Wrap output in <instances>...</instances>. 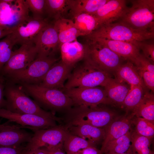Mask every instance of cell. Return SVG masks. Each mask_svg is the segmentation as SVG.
Wrapping results in <instances>:
<instances>
[{
  "label": "cell",
  "instance_id": "obj_3",
  "mask_svg": "<svg viewBox=\"0 0 154 154\" xmlns=\"http://www.w3.org/2000/svg\"><path fill=\"white\" fill-rule=\"evenodd\" d=\"M85 37L86 39L100 38L135 43L153 38L154 31L134 29L119 21L101 25Z\"/></svg>",
  "mask_w": 154,
  "mask_h": 154
},
{
  "label": "cell",
  "instance_id": "obj_18",
  "mask_svg": "<svg viewBox=\"0 0 154 154\" xmlns=\"http://www.w3.org/2000/svg\"><path fill=\"white\" fill-rule=\"evenodd\" d=\"M95 41L104 45L123 58L129 60L136 66L141 54L136 42H131L96 38L86 39Z\"/></svg>",
  "mask_w": 154,
  "mask_h": 154
},
{
  "label": "cell",
  "instance_id": "obj_22",
  "mask_svg": "<svg viewBox=\"0 0 154 154\" xmlns=\"http://www.w3.org/2000/svg\"><path fill=\"white\" fill-rule=\"evenodd\" d=\"M114 74L116 78L121 82H127L131 85V87L145 86L137 67L129 60H127L126 63L121 64Z\"/></svg>",
  "mask_w": 154,
  "mask_h": 154
},
{
  "label": "cell",
  "instance_id": "obj_33",
  "mask_svg": "<svg viewBox=\"0 0 154 154\" xmlns=\"http://www.w3.org/2000/svg\"><path fill=\"white\" fill-rule=\"evenodd\" d=\"M131 145V132L129 131L109 144L105 149L103 154L125 153L129 150Z\"/></svg>",
  "mask_w": 154,
  "mask_h": 154
},
{
  "label": "cell",
  "instance_id": "obj_6",
  "mask_svg": "<svg viewBox=\"0 0 154 154\" xmlns=\"http://www.w3.org/2000/svg\"><path fill=\"white\" fill-rule=\"evenodd\" d=\"M19 85L38 105L41 104L52 110L68 111L73 105L71 100L60 90L46 88L37 84Z\"/></svg>",
  "mask_w": 154,
  "mask_h": 154
},
{
  "label": "cell",
  "instance_id": "obj_29",
  "mask_svg": "<svg viewBox=\"0 0 154 154\" xmlns=\"http://www.w3.org/2000/svg\"><path fill=\"white\" fill-rule=\"evenodd\" d=\"M91 146L95 147V144L68 131L63 145L66 154H78L84 149Z\"/></svg>",
  "mask_w": 154,
  "mask_h": 154
},
{
  "label": "cell",
  "instance_id": "obj_1",
  "mask_svg": "<svg viewBox=\"0 0 154 154\" xmlns=\"http://www.w3.org/2000/svg\"><path fill=\"white\" fill-rule=\"evenodd\" d=\"M4 95L7 102L5 109L10 111L35 115L50 118L56 121H60V119L53 113L43 110L35 101L29 97L19 84L5 81Z\"/></svg>",
  "mask_w": 154,
  "mask_h": 154
},
{
  "label": "cell",
  "instance_id": "obj_41",
  "mask_svg": "<svg viewBox=\"0 0 154 154\" xmlns=\"http://www.w3.org/2000/svg\"><path fill=\"white\" fill-rule=\"evenodd\" d=\"M78 154H102L100 150H99L94 146L88 147L80 152Z\"/></svg>",
  "mask_w": 154,
  "mask_h": 154
},
{
  "label": "cell",
  "instance_id": "obj_42",
  "mask_svg": "<svg viewBox=\"0 0 154 154\" xmlns=\"http://www.w3.org/2000/svg\"><path fill=\"white\" fill-rule=\"evenodd\" d=\"M22 154H46V153L44 149L41 148L29 149H25L24 148Z\"/></svg>",
  "mask_w": 154,
  "mask_h": 154
},
{
  "label": "cell",
  "instance_id": "obj_17",
  "mask_svg": "<svg viewBox=\"0 0 154 154\" xmlns=\"http://www.w3.org/2000/svg\"><path fill=\"white\" fill-rule=\"evenodd\" d=\"M135 117L131 112L122 116L116 117L105 129V134L100 150L102 154L108 145L130 131Z\"/></svg>",
  "mask_w": 154,
  "mask_h": 154
},
{
  "label": "cell",
  "instance_id": "obj_21",
  "mask_svg": "<svg viewBox=\"0 0 154 154\" xmlns=\"http://www.w3.org/2000/svg\"><path fill=\"white\" fill-rule=\"evenodd\" d=\"M59 49L62 62L74 68L77 62L84 59L86 53L85 44L77 40L61 44Z\"/></svg>",
  "mask_w": 154,
  "mask_h": 154
},
{
  "label": "cell",
  "instance_id": "obj_8",
  "mask_svg": "<svg viewBox=\"0 0 154 154\" xmlns=\"http://www.w3.org/2000/svg\"><path fill=\"white\" fill-rule=\"evenodd\" d=\"M85 44L86 53L83 60L90 64L111 74L122 64V58L106 46L88 39Z\"/></svg>",
  "mask_w": 154,
  "mask_h": 154
},
{
  "label": "cell",
  "instance_id": "obj_24",
  "mask_svg": "<svg viewBox=\"0 0 154 154\" xmlns=\"http://www.w3.org/2000/svg\"><path fill=\"white\" fill-rule=\"evenodd\" d=\"M69 132L91 142L94 144L102 139L105 135V129L84 124L65 128Z\"/></svg>",
  "mask_w": 154,
  "mask_h": 154
},
{
  "label": "cell",
  "instance_id": "obj_43",
  "mask_svg": "<svg viewBox=\"0 0 154 154\" xmlns=\"http://www.w3.org/2000/svg\"><path fill=\"white\" fill-rule=\"evenodd\" d=\"M14 29L0 25V39L13 33Z\"/></svg>",
  "mask_w": 154,
  "mask_h": 154
},
{
  "label": "cell",
  "instance_id": "obj_15",
  "mask_svg": "<svg viewBox=\"0 0 154 154\" xmlns=\"http://www.w3.org/2000/svg\"><path fill=\"white\" fill-rule=\"evenodd\" d=\"M0 117L15 122L34 131L46 129L56 126V121L48 117L35 115L13 113L5 108L0 109Z\"/></svg>",
  "mask_w": 154,
  "mask_h": 154
},
{
  "label": "cell",
  "instance_id": "obj_31",
  "mask_svg": "<svg viewBox=\"0 0 154 154\" xmlns=\"http://www.w3.org/2000/svg\"><path fill=\"white\" fill-rule=\"evenodd\" d=\"M145 87L141 86H131L125 98L122 107L126 110V113L131 112L137 106L142 99Z\"/></svg>",
  "mask_w": 154,
  "mask_h": 154
},
{
  "label": "cell",
  "instance_id": "obj_26",
  "mask_svg": "<svg viewBox=\"0 0 154 154\" xmlns=\"http://www.w3.org/2000/svg\"><path fill=\"white\" fill-rule=\"evenodd\" d=\"M53 23L57 32L60 45L76 40L78 37L82 36L72 19L61 18L55 21Z\"/></svg>",
  "mask_w": 154,
  "mask_h": 154
},
{
  "label": "cell",
  "instance_id": "obj_10",
  "mask_svg": "<svg viewBox=\"0 0 154 154\" xmlns=\"http://www.w3.org/2000/svg\"><path fill=\"white\" fill-rule=\"evenodd\" d=\"M76 106L112 105L104 90L98 87H76L62 90Z\"/></svg>",
  "mask_w": 154,
  "mask_h": 154
},
{
  "label": "cell",
  "instance_id": "obj_46",
  "mask_svg": "<svg viewBox=\"0 0 154 154\" xmlns=\"http://www.w3.org/2000/svg\"><path fill=\"white\" fill-rule=\"evenodd\" d=\"M7 123V122H6L5 123H4L2 124H0V127H2V126H4V125H5Z\"/></svg>",
  "mask_w": 154,
  "mask_h": 154
},
{
  "label": "cell",
  "instance_id": "obj_14",
  "mask_svg": "<svg viewBox=\"0 0 154 154\" xmlns=\"http://www.w3.org/2000/svg\"><path fill=\"white\" fill-rule=\"evenodd\" d=\"M48 23L44 18L29 16L26 18L16 27L13 33L17 44L34 43L41 30Z\"/></svg>",
  "mask_w": 154,
  "mask_h": 154
},
{
  "label": "cell",
  "instance_id": "obj_7",
  "mask_svg": "<svg viewBox=\"0 0 154 154\" xmlns=\"http://www.w3.org/2000/svg\"><path fill=\"white\" fill-rule=\"evenodd\" d=\"M58 60L55 57L37 58L25 68L14 71L3 77L5 81L15 84L39 85Z\"/></svg>",
  "mask_w": 154,
  "mask_h": 154
},
{
  "label": "cell",
  "instance_id": "obj_19",
  "mask_svg": "<svg viewBox=\"0 0 154 154\" xmlns=\"http://www.w3.org/2000/svg\"><path fill=\"white\" fill-rule=\"evenodd\" d=\"M74 67L61 60L55 63L50 68L39 85L42 87L62 90L64 83L69 77Z\"/></svg>",
  "mask_w": 154,
  "mask_h": 154
},
{
  "label": "cell",
  "instance_id": "obj_13",
  "mask_svg": "<svg viewBox=\"0 0 154 154\" xmlns=\"http://www.w3.org/2000/svg\"><path fill=\"white\" fill-rule=\"evenodd\" d=\"M37 58L54 57L59 49L57 32L54 23H48L41 30L34 42Z\"/></svg>",
  "mask_w": 154,
  "mask_h": 154
},
{
  "label": "cell",
  "instance_id": "obj_40",
  "mask_svg": "<svg viewBox=\"0 0 154 154\" xmlns=\"http://www.w3.org/2000/svg\"><path fill=\"white\" fill-rule=\"evenodd\" d=\"M5 81L2 76L0 75V109H5L7 102L4 98V90Z\"/></svg>",
  "mask_w": 154,
  "mask_h": 154
},
{
  "label": "cell",
  "instance_id": "obj_11",
  "mask_svg": "<svg viewBox=\"0 0 154 154\" xmlns=\"http://www.w3.org/2000/svg\"><path fill=\"white\" fill-rule=\"evenodd\" d=\"M29 10L25 0H0V25L14 29L29 17Z\"/></svg>",
  "mask_w": 154,
  "mask_h": 154
},
{
  "label": "cell",
  "instance_id": "obj_27",
  "mask_svg": "<svg viewBox=\"0 0 154 154\" xmlns=\"http://www.w3.org/2000/svg\"><path fill=\"white\" fill-rule=\"evenodd\" d=\"M136 117L144 118L154 123V96L152 93L145 91L144 96L132 112Z\"/></svg>",
  "mask_w": 154,
  "mask_h": 154
},
{
  "label": "cell",
  "instance_id": "obj_9",
  "mask_svg": "<svg viewBox=\"0 0 154 154\" xmlns=\"http://www.w3.org/2000/svg\"><path fill=\"white\" fill-rule=\"evenodd\" d=\"M30 141L27 143L25 149L44 148L48 150L61 149L68 131L57 125L50 128L33 131Z\"/></svg>",
  "mask_w": 154,
  "mask_h": 154
},
{
  "label": "cell",
  "instance_id": "obj_37",
  "mask_svg": "<svg viewBox=\"0 0 154 154\" xmlns=\"http://www.w3.org/2000/svg\"><path fill=\"white\" fill-rule=\"evenodd\" d=\"M137 68L143 79L145 86L152 92H153L154 71L142 67Z\"/></svg>",
  "mask_w": 154,
  "mask_h": 154
},
{
  "label": "cell",
  "instance_id": "obj_32",
  "mask_svg": "<svg viewBox=\"0 0 154 154\" xmlns=\"http://www.w3.org/2000/svg\"><path fill=\"white\" fill-rule=\"evenodd\" d=\"M152 138L140 135L135 131L131 132V153L132 154H150Z\"/></svg>",
  "mask_w": 154,
  "mask_h": 154
},
{
  "label": "cell",
  "instance_id": "obj_39",
  "mask_svg": "<svg viewBox=\"0 0 154 154\" xmlns=\"http://www.w3.org/2000/svg\"><path fill=\"white\" fill-rule=\"evenodd\" d=\"M25 145L16 146H0V154H22Z\"/></svg>",
  "mask_w": 154,
  "mask_h": 154
},
{
  "label": "cell",
  "instance_id": "obj_25",
  "mask_svg": "<svg viewBox=\"0 0 154 154\" xmlns=\"http://www.w3.org/2000/svg\"><path fill=\"white\" fill-rule=\"evenodd\" d=\"M109 0H68L69 13L74 18L82 14L93 15Z\"/></svg>",
  "mask_w": 154,
  "mask_h": 154
},
{
  "label": "cell",
  "instance_id": "obj_47",
  "mask_svg": "<svg viewBox=\"0 0 154 154\" xmlns=\"http://www.w3.org/2000/svg\"><path fill=\"white\" fill-rule=\"evenodd\" d=\"M150 154H154V152L152 151H151L150 153Z\"/></svg>",
  "mask_w": 154,
  "mask_h": 154
},
{
  "label": "cell",
  "instance_id": "obj_12",
  "mask_svg": "<svg viewBox=\"0 0 154 154\" xmlns=\"http://www.w3.org/2000/svg\"><path fill=\"white\" fill-rule=\"evenodd\" d=\"M37 55L34 43L21 45L19 48L13 51L0 75L4 77L14 71L25 68L37 58Z\"/></svg>",
  "mask_w": 154,
  "mask_h": 154
},
{
  "label": "cell",
  "instance_id": "obj_4",
  "mask_svg": "<svg viewBox=\"0 0 154 154\" xmlns=\"http://www.w3.org/2000/svg\"><path fill=\"white\" fill-rule=\"evenodd\" d=\"M74 67L61 90L76 87H104L112 77L111 74L83 60Z\"/></svg>",
  "mask_w": 154,
  "mask_h": 154
},
{
  "label": "cell",
  "instance_id": "obj_5",
  "mask_svg": "<svg viewBox=\"0 0 154 154\" xmlns=\"http://www.w3.org/2000/svg\"><path fill=\"white\" fill-rule=\"evenodd\" d=\"M131 1L132 6L119 21L134 29L154 31V0Z\"/></svg>",
  "mask_w": 154,
  "mask_h": 154
},
{
  "label": "cell",
  "instance_id": "obj_36",
  "mask_svg": "<svg viewBox=\"0 0 154 154\" xmlns=\"http://www.w3.org/2000/svg\"><path fill=\"white\" fill-rule=\"evenodd\" d=\"M29 10L33 13V17L44 18L45 14V0H26Z\"/></svg>",
  "mask_w": 154,
  "mask_h": 154
},
{
  "label": "cell",
  "instance_id": "obj_38",
  "mask_svg": "<svg viewBox=\"0 0 154 154\" xmlns=\"http://www.w3.org/2000/svg\"><path fill=\"white\" fill-rule=\"evenodd\" d=\"M136 45L143 51V55L151 63L154 64V44L153 43H146L143 41L137 42Z\"/></svg>",
  "mask_w": 154,
  "mask_h": 154
},
{
  "label": "cell",
  "instance_id": "obj_34",
  "mask_svg": "<svg viewBox=\"0 0 154 154\" xmlns=\"http://www.w3.org/2000/svg\"><path fill=\"white\" fill-rule=\"evenodd\" d=\"M17 44L16 40L13 33L0 40V74L12 55L13 46Z\"/></svg>",
  "mask_w": 154,
  "mask_h": 154
},
{
  "label": "cell",
  "instance_id": "obj_2",
  "mask_svg": "<svg viewBox=\"0 0 154 154\" xmlns=\"http://www.w3.org/2000/svg\"><path fill=\"white\" fill-rule=\"evenodd\" d=\"M67 111L65 118L66 128L84 124L106 127L116 117L114 111L98 106H76Z\"/></svg>",
  "mask_w": 154,
  "mask_h": 154
},
{
  "label": "cell",
  "instance_id": "obj_28",
  "mask_svg": "<svg viewBox=\"0 0 154 154\" xmlns=\"http://www.w3.org/2000/svg\"><path fill=\"white\" fill-rule=\"evenodd\" d=\"M73 18L75 26L82 36L89 35L100 26L97 19L94 16L88 14L82 13Z\"/></svg>",
  "mask_w": 154,
  "mask_h": 154
},
{
  "label": "cell",
  "instance_id": "obj_23",
  "mask_svg": "<svg viewBox=\"0 0 154 154\" xmlns=\"http://www.w3.org/2000/svg\"><path fill=\"white\" fill-rule=\"evenodd\" d=\"M107 96L112 104L122 107L130 89L125 82L111 78L103 87Z\"/></svg>",
  "mask_w": 154,
  "mask_h": 154
},
{
  "label": "cell",
  "instance_id": "obj_45",
  "mask_svg": "<svg viewBox=\"0 0 154 154\" xmlns=\"http://www.w3.org/2000/svg\"><path fill=\"white\" fill-rule=\"evenodd\" d=\"M106 154H132L131 153H107Z\"/></svg>",
  "mask_w": 154,
  "mask_h": 154
},
{
  "label": "cell",
  "instance_id": "obj_30",
  "mask_svg": "<svg viewBox=\"0 0 154 154\" xmlns=\"http://www.w3.org/2000/svg\"><path fill=\"white\" fill-rule=\"evenodd\" d=\"M68 11V0H45V14L55 21L63 18Z\"/></svg>",
  "mask_w": 154,
  "mask_h": 154
},
{
  "label": "cell",
  "instance_id": "obj_44",
  "mask_svg": "<svg viewBox=\"0 0 154 154\" xmlns=\"http://www.w3.org/2000/svg\"><path fill=\"white\" fill-rule=\"evenodd\" d=\"M42 148L44 149L46 154H66L64 153L61 149H56L49 150L44 148Z\"/></svg>",
  "mask_w": 154,
  "mask_h": 154
},
{
  "label": "cell",
  "instance_id": "obj_35",
  "mask_svg": "<svg viewBox=\"0 0 154 154\" xmlns=\"http://www.w3.org/2000/svg\"><path fill=\"white\" fill-rule=\"evenodd\" d=\"M135 117L133 121L135 132L140 135L152 138L154 135V123L143 118Z\"/></svg>",
  "mask_w": 154,
  "mask_h": 154
},
{
  "label": "cell",
  "instance_id": "obj_20",
  "mask_svg": "<svg viewBox=\"0 0 154 154\" xmlns=\"http://www.w3.org/2000/svg\"><path fill=\"white\" fill-rule=\"evenodd\" d=\"M124 0H109L93 15L98 20L100 26L113 23L119 20L128 7Z\"/></svg>",
  "mask_w": 154,
  "mask_h": 154
},
{
  "label": "cell",
  "instance_id": "obj_16",
  "mask_svg": "<svg viewBox=\"0 0 154 154\" xmlns=\"http://www.w3.org/2000/svg\"><path fill=\"white\" fill-rule=\"evenodd\" d=\"M8 122L0 127V146H16L29 142L33 134L24 130L27 127L12 125Z\"/></svg>",
  "mask_w": 154,
  "mask_h": 154
}]
</instances>
